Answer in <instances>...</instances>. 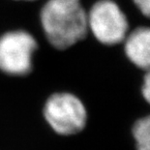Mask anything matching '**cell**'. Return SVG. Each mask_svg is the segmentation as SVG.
Returning <instances> with one entry per match:
<instances>
[{"label": "cell", "mask_w": 150, "mask_h": 150, "mask_svg": "<svg viewBox=\"0 0 150 150\" xmlns=\"http://www.w3.org/2000/svg\"><path fill=\"white\" fill-rule=\"evenodd\" d=\"M88 29L104 45L112 46L125 40L128 32L126 16L111 0L95 3L87 15Z\"/></svg>", "instance_id": "obj_3"}, {"label": "cell", "mask_w": 150, "mask_h": 150, "mask_svg": "<svg viewBox=\"0 0 150 150\" xmlns=\"http://www.w3.org/2000/svg\"><path fill=\"white\" fill-rule=\"evenodd\" d=\"M37 43L25 31H12L0 37V70L8 75L24 76L32 68Z\"/></svg>", "instance_id": "obj_4"}, {"label": "cell", "mask_w": 150, "mask_h": 150, "mask_svg": "<svg viewBox=\"0 0 150 150\" xmlns=\"http://www.w3.org/2000/svg\"><path fill=\"white\" fill-rule=\"evenodd\" d=\"M133 137L138 150H150V115L136 121L133 127Z\"/></svg>", "instance_id": "obj_6"}, {"label": "cell", "mask_w": 150, "mask_h": 150, "mask_svg": "<svg viewBox=\"0 0 150 150\" xmlns=\"http://www.w3.org/2000/svg\"><path fill=\"white\" fill-rule=\"evenodd\" d=\"M41 21L49 42L58 50L68 49L87 34V14L79 0H47Z\"/></svg>", "instance_id": "obj_1"}, {"label": "cell", "mask_w": 150, "mask_h": 150, "mask_svg": "<svg viewBox=\"0 0 150 150\" xmlns=\"http://www.w3.org/2000/svg\"><path fill=\"white\" fill-rule=\"evenodd\" d=\"M142 95L146 101L150 104V71L146 72V75L143 79V84H142Z\"/></svg>", "instance_id": "obj_8"}, {"label": "cell", "mask_w": 150, "mask_h": 150, "mask_svg": "<svg viewBox=\"0 0 150 150\" xmlns=\"http://www.w3.org/2000/svg\"><path fill=\"white\" fill-rule=\"evenodd\" d=\"M125 53L137 67L150 71V28L139 27L125 38Z\"/></svg>", "instance_id": "obj_5"}, {"label": "cell", "mask_w": 150, "mask_h": 150, "mask_svg": "<svg viewBox=\"0 0 150 150\" xmlns=\"http://www.w3.org/2000/svg\"><path fill=\"white\" fill-rule=\"evenodd\" d=\"M44 114L52 129L60 135H74L83 130L86 110L79 98L70 93H56L49 98Z\"/></svg>", "instance_id": "obj_2"}, {"label": "cell", "mask_w": 150, "mask_h": 150, "mask_svg": "<svg viewBox=\"0 0 150 150\" xmlns=\"http://www.w3.org/2000/svg\"><path fill=\"white\" fill-rule=\"evenodd\" d=\"M134 2L143 16L150 18V0H134Z\"/></svg>", "instance_id": "obj_7"}]
</instances>
